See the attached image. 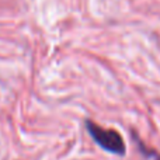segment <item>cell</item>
Here are the masks:
<instances>
[{"mask_svg": "<svg viewBox=\"0 0 160 160\" xmlns=\"http://www.w3.org/2000/svg\"><path fill=\"white\" fill-rule=\"evenodd\" d=\"M133 135V141L136 142V146H138V149H139V152H141V155H143V158H146V159H150V160H160V155L156 150H153V149H150V148H148L146 145L143 143V142L141 141V139L138 138V136L135 135V133H132Z\"/></svg>", "mask_w": 160, "mask_h": 160, "instance_id": "obj_2", "label": "cell"}, {"mask_svg": "<svg viewBox=\"0 0 160 160\" xmlns=\"http://www.w3.org/2000/svg\"><path fill=\"white\" fill-rule=\"evenodd\" d=\"M86 128H87V132L90 133V136L100 148H102L107 152L114 153V155H125V152H127L125 142L121 133L117 132L115 129H105V128L100 127L98 124L93 122L91 119H86Z\"/></svg>", "mask_w": 160, "mask_h": 160, "instance_id": "obj_1", "label": "cell"}]
</instances>
